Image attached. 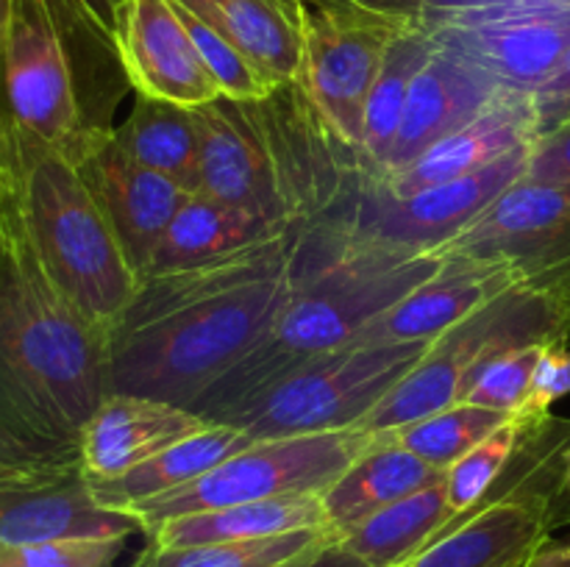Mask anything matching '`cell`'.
Masks as SVG:
<instances>
[{
    "mask_svg": "<svg viewBox=\"0 0 570 567\" xmlns=\"http://www.w3.org/2000/svg\"><path fill=\"white\" fill-rule=\"evenodd\" d=\"M304 228L226 259L139 278L109 334V395L193 409L265 337L287 298Z\"/></svg>",
    "mask_w": 570,
    "mask_h": 567,
    "instance_id": "6da1fadb",
    "label": "cell"
},
{
    "mask_svg": "<svg viewBox=\"0 0 570 567\" xmlns=\"http://www.w3.org/2000/svg\"><path fill=\"white\" fill-rule=\"evenodd\" d=\"M109 395V342L50 281L0 176V426L78 448Z\"/></svg>",
    "mask_w": 570,
    "mask_h": 567,
    "instance_id": "7a4b0ae2",
    "label": "cell"
},
{
    "mask_svg": "<svg viewBox=\"0 0 570 567\" xmlns=\"http://www.w3.org/2000/svg\"><path fill=\"white\" fill-rule=\"evenodd\" d=\"M440 265L443 259L432 250L373 242L334 220L304 228L287 298L265 337L195 400L193 411L215 420L306 361L360 342L390 306L421 287Z\"/></svg>",
    "mask_w": 570,
    "mask_h": 567,
    "instance_id": "3957f363",
    "label": "cell"
},
{
    "mask_svg": "<svg viewBox=\"0 0 570 567\" xmlns=\"http://www.w3.org/2000/svg\"><path fill=\"white\" fill-rule=\"evenodd\" d=\"M0 176L50 281L109 342L139 289L115 228L72 159L22 131L0 94Z\"/></svg>",
    "mask_w": 570,
    "mask_h": 567,
    "instance_id": "277c9868",
    "label": "cell"
},
{
    "mask_svg": "<svg viewBox=\"0 0 570 567\" xmlns=\"http://www.w3.org/2000/svg\"><path fill=\"white\" fill-rule=\"evenodd\" d=\"M120 64L70 0H11L0 37V94L17 126L76 159L109 126L100 72Z\"/></svg>",
    "mask_w": 570,
    "mask_h": 567,
    "instance_id": "5b68a950",
    "label": "cell"
},
{
    "mask_svg": "<svg viewBox=\"0 0 570 567\" xmlns=\"http://www.w3.org/2000/svg\"><path fill=\"white\" fill-rule=\"evenodd\" d=\"M432 342H354L306 361L212 422L259 439L356 428L423 359Z\"/></svg>",
    "mask_w": 570,
    "mask_h": 567,
    "instance_id": "8992f818",
    "label": "cell"
},
{
    "mask_svg": "<svg viewBox=\"0 0 570 567\" xmlns=\"http://www.w3.org/2000/svg\"><path fill=\"white\" fill-rule=\"evenodd\" d=\"M570 317L527 287H515L465 322L434 339L423 359L360 422V431L390 434L460 400L465 378L484 356L512 345L568 342Z\"/></svg>",
    "mask_w": 570,
    "mask_h": 567,
    "instance_id": "52a82bcc",
    "label": "cell"
},
{
    "mask_svg": "<svg viewBox=\"0 0 570 567\" xmlns=\"http://www.w3.org/2000/svg\"><path fill=\"white\" fill-rule=\"evenodd\" d=\"M373 442L360 428L304 434V437L259 439L228 456L195 481L128 509L139 517L145 534L165 520L195 511L226 509L284 495H323V489Z\"/></svg>",
    "mask_w": 570,
    "mask_h": 567,
    "instance_id": "ba28073f",
    "label": "cell"
},
{
    "mask_svg": "<svg viewBox=\"0 0 570 567\" xmlns=\"http://www.w3.org/2000/svg\"><path fill=\"white\" fill-rule=\"evenodd\" d=\"M404 28L373 11L328 0H304L301 92L343 148L360 156L365 106L390 44Z\"/></svg>",
    "mask_w": 570,
    "mask_h": 567,
    "instance_id": "9c48e42d",
    "label": "cell"
},
{
    "mask_svg": "<svg viewBox=\"0 0 570 567\" xmlns=\"http://www.w3.org/2000/svg\"><path fill=\"white\" fill-rule=\"evenodd\" d=\"M432 253L501 261L570 317V187L521 178Z\"/></svg>",
    "mask_w": 570,
    "mask_h": 567,
    "instance_id": "30bf717a",
    "label": "cell"
},
{
    "mask_svg": "<svg viewBox=\"0 0 570 567\" xmlns=\"http://www.w3.org/2000/svg\"><path fill=\"white\" fill-rule=\"evenodd\" d=\"M529 145L510 150L471 176L421 189L406 198H390L356 183L340 209L326 220L340 222L356 237L393 248L438 250L440 245L465 231L501 192L527 176Z\"/></svg>",
    "mask_w": 570,
    "mask_h": 567,
    "instance_id": "8fae6325",
    "label": "cell"
},
{
    "mask_svg": "<svg viewBox=\"0 0 570 567\" xmlns=\"http://www.w3.org/2000/svg\"><path fill=\"white\" fill-rule=\"evenodd\" d=\"M429 37L512 92L534 94L570 50V9L546 0L423 20Z\"/></svg>",
    "mask_w": 570,
    "mask_h": 567,
    "instance_id": "7c38bea8",
    "label": "cell"
},
{
    "mask_svg": "<svg viewBox=\"0 0 570 567\" xmlns=\"http://www.w3.org/2000/svg\"><path fill=\"white\" fill-rule=\"evenodd\" d=\"M72 165L78 167L89 192L115 228L128 261L142 278L156 245L193 192L134 161L115 139V128L95 131Z\"/></svg>",
    "mask_w": 570,
    "mask_h": 567,
    "instance_id": "4fadbf2b",
    "label": "cell"
},
{
    "mask_svg": "<svg viewBox=\"0 0 570 567\" xmlns=\"http://www.w3.org/2000/svg\"><path fill=\"white\" fill-rule=\"evenodd\" d=\"M115 48L126 83L137 94L187 109L220 98L176 0H122Z\"/></svg>",
    "mask_w": 570,
    "mask_h": 567,
    "instance_id": "5bb4252c",
    "label": "cell"
},
{
    "mask_svg": "<svg viewBox=\"0 0 570 567\" xmlns=\"http://www.w3.org/2000/svg\"><path fill=\"white\" fill-rule=\"evenodd\" d=\"M131 534H145L139 517L100 504L78 459L45 476L0 487V545L131 539Z\"/></svg>",
    "mask_w": 570,
    "mask_h": 567,
    "instance_id": "9a60e30c",
    "label": "cell"
},
{
    "mask_svg": "<svg viewBox=\"0 0 570 567\" xmlns=\"http://www.w3.org/2000/svg\"><path fill=\"white\" fill-rule=\"evenodd\" d=\"M515 287V272L501 261L443 256L440 270L390 306L360 342H434Z\"/></svg>",
    "mask_w": 570,
    "mask_h": 567,
    "instance_id": "2e32d148",
    "label": "cell"
},
{
    "mask_svg": "<svg viewBox=\"0 0 570 567\" xmlns=\"http://www.w3.org/2000/svg\"><path fill=\"white\" fill-rule=\"evenodd\" d=\"M499 92V83L490 81L479 67L456 56L454 50L434 42L426 64L417 70L410 87V98H406V109L401 117L387 170L373 181L362 183H379L410 167L438 139L449 137L451 131L468 126L484 109H490Z\"/></svg>",
    "mask_w": 570,
    "mask_h": 567,
    "instance_id": "e0dca14e",
    "label": "cell"
},
{
    "mask_svg": "<svg viewBox=\"0 0 570 567\" xmlns=\"http://www.w3.org/2000/svg\"><path fill=\"white\" fill-rule=\"evenodd\" d=\"M212 420L184 406L142 395H106L78 437V461L89 484L126 476L170 448L178 439L204 431Z\"/></svg>",
    "mask_w": 570,
    "mask_h": 567,
    "instance_id": "ac0fdd59",
    "label": "cell"
},
{
    "mask_svg": "<svg viewBox=\"0 0 570 567\" xmlns=\"http://www.w3.org/2000/svg\"><path fill=\"white\" fill-rule=\"evenodd\" d=\"M534 137H538V120H534L532 94L501 89L490 109H484L468 126L451 131L449 137L438 139L410 167L379 183H362L360 178L356 183L390 198H406L421 189L471 176L510 150L529 145Z\"/></svg>",
    "mask_w": 570,
    "mask_h": 567,
    "instance_id": "d6986e66",
    "label": "cell"
},
{
    "mask_svg": "<svg viewBox=\"0 0 570 567\" xmlns=\"http://www.w3.org/2000/svg\"><path fill=\"white\" fill-rule=\"evenodd\" d=\"M557 504L534 489L490 500L401 567H515L551 537Z\"/></svg>",
    "mask_w": 570,
    "mask_h": 567,
    "instance_id": "ffe728a7",
    "label": "cell"
},
{
    "mask_svg": "<svg viewBox=\"0 0 570 567\" xmlns=\"http://www.w3.org/2000/svg\"><path fill=\"white\" fill-rule=\"evenodd\" d=\"M215 28L276 89L298 83L304 0H176Z\"/></svg>",
    "mask_w": 570,
    "mask_h": 567,
    "instance_id": "44dd1931",
    "label": "cell"
},
{
    "mask_svg": "<svg viewBox=\"0 0 570 567\" xmlns=\"http://www.w3.org/2000/svg\"><path fill=\"white\" fill-rule=\"evenodd\" d=\"M443 476L445 470L423 461L395 437L373 434V442L323 489L321 504L328 528L343 537L373 511L440 481Z\"/></svg>",
    "mask_w": 570,
    "mask_h": 567,
    "instance_id": "7402d4cb",
    "label": "cell"
},
{
    "mask_svg": "<svg viewBox=\"0 0 570 567\" xmlns=\"http://www.w3.org/2000/svg\"><path fill=\"white\" fill-rule=\"evenodd\" d=\"M287 231H293V226L273 222L271 217L259 215V211L193 192L184 200V206L167 226L165 237L156 245L145 276L226 259V256L248 250Z\"/></svg>",
    "mask_w": 570,
    "mask_h": 567,
    "instance_id": "603a6c76",
    "label": "cell"
},
{
    "mask_svg": "<svg viewBox=\"0 0 570 567\" xmlns=\"http://www.w3.org/2000/svg\"><path fill=\"white\" fill-rule=\"evenodd\" d=\"M306 528H328L321 495H284V498L254 500L226 509L195 511V515L165 520L148 531V537L156 548H187V545L278 537Z\"/></svg>",
    "mask_w": 570,
    "mask_h": 567,
    "instance_id": "cb8c5ba5",
    "label": "cell"
},
{
    "mask_svg": "<svg viewBox=\"0 0 570 567\" xmlns=\"http://www.w3.org/2000/svg\"><path fill=\"white\" fill-rule=\"evenodd\" d=\"M254 439L243 431V428L226 426V422H212L204 431H195L189 437L178 439L170 448L159 450L142 461L139 467L128 470L126 476L111 478V481L89 484L95 498L109 509H134V506L145 504L150 498L173 493V489L184 487V484L195 481L212 467L226 461L228 456L239 454Z\"/></svg>",
    "mask_w": 570,
    "mask_h": 567,
    "instance_id": "d4e9b609",
    "label": "cell"
},
{
    "mask_svg": "<svg viewBox=\"0 0 570 567\" xmlns=\"http://www.w3.org/2000/svg\"><path fill=\"white\" fill-rule=\"evenodd\" d=\"M454 520L445 493V476L384 509L343 534L340 545L360 556L367 567H401L432 545Z\"/></svg>",
    "mask_w": 570,
    "mask_h": 567,
    "instance_id": "484cf974",
    "label": "cell"
},
{
    "mask_svg": "<svg viewBox=\"0 0 570 567\" xmlns=\"http://www.w3.org/2000/svg\"><path fill=\"white\" fill-rule=\"evenodd\" d=\"M434 42L423 26L404 28L390 44L376 81L365 106V126H362V148L356 156L360 181H373L390 165L395 137H399L401 117H404L410 87L417 70L426 64Z\"/></svg>",
    "mask_w": 570,
    "mask_h": 567,
    "instance_id": "4316f807",
    "label": "cell"
},
{
    "mask_svg": "<svg viewBox=\"0 0 570 567\" xmlns=\"http://www.w3.org/2000/svg\"><path fill=\"white\" fill-rule=\"evenodd\" d=\"M115 139L148 170L181 183L187 192L200 189V139L195 111L187 106L137 94L131 115L115 128Z\"/></svg>",
    "mask_w": 570,
    "mask_h": 567,
    "instance_id": "83f0119b",
    "label": "cell"
},
{
    "mask_svg": "<svg viewBox=\"0 0 570 567\" xmlns=\"http://www.w3.org/2000/svg\"><path fill=\"white\" fill-rule=\"evenodd\" d=\"M334 537L337 534L332 528H306L278 537L187 545V548H156L154 543H148L134 567H284Z\"/></svg>",
    "mask_w": 570,
    "mask_h": 567,
    "instance_id": "f1b7e54d",
    "label": "cell"
},
{
    "mask_svg": "<svg viewBox=\"0 0 570 567\" xmlns=\"http://www.w3.org/2000/svg\"><path fill=\"white\" fill-rule=\"evenodd\" d=\"M510 420V415L473 404H454L449 409H440L423 420L410 422V426L390 431V437L399 439L406 450L421 456L438 470H449L456 459L468 454L473 445L482 442L484 437Z\"/></svg>",
    "mask_w": 570,
    "mask_h": 567,
    "instance_id": "f546056e",
    "label": "cell"
},
{
    "mask_svg": "<svg viewBox=\"0 0 570 567\" xmlns=\"http://www.w3.org/2000/svg\"><path fill=\"white\" fill-rule=\"evenodd\" d=\"M521 437L523 426L515 417H510L504 426H499L490 437L473 445L462 459H456L445 470V493H449V504L454 509L451 526H456L468 515H473L476 509L488 506L490 500H495V487L504 478Z\"/></svg>",
    "mask_w": 570,
    "mask_h": 567,
    "instance_id": "4dcf8cb0",
    "label": "cell"
},
{
    "mask_svg": "<svg viewBox=\"0 0 570 567\" xmlns=\"http://www.w3.org/2000/svg\"><path fill=\"white\" fill-rule=\"evenodd\" d=\"M549 345L554 342L512 345V348L495 350V354L484 356V359L473 367L471 376L465 378L460 400L462 404L504 411V415L512 417L521 409L523 400H527L534 381V372H538V365ZM460 400H456V404H460Z\"/></svg>",
    "mask_w": 570,
    "mask_h": 567,
    "instance_id": "1f68e13d",
    "label": "cell"
},
{
    "mask_svg": "<svg viewBox=\"0 0 570 567\" xmlns=\"http://www.w3.org/2000/svg\"><path fill=\"white\" fill-rule=\"evenodd\" d=\"M178 6V3H176ZM184 17V26H187L189 37H193L195 48H198L200 59H204L206 70H209L212 81L217 83L223 98L228 100H262L271 92H276L271 81L234 48L228 39H223L215 28L206 26L204 20H198L195 14H189L187 9L178 6Z\"/></svg>",
    "mask_w": 570,
    "mask_h": 567,
    "instance_id": "d6a6232c",
    "label": "cell"
},
{
    "mask_svg": "<svg viewBox=\"0 0 570 567\" xmlns=\"http://www.w3.org/2000/svg\"><path fill=\"white\" fill-rule=\"evenodd\" d=\"M128 537L0 545V567H115Z\"/></svg>",
    "mask_w": 570,
    "mask_h": 567,
    "instance_id": "836d02e7",
    "label": "cell"
},
{
    "mask_svg": "<svg viewBox=\"0 0 570 567\" xmlns=\"http://www.w3.org/2000/svg\"><path fill=\"white\" fill-rule=\"evenodd\" d=\"M566 395H570V350L568 342H554L546 348L538 372H534L532 389H529L527 400L512 417L523 428L540 426L551 417V406L566 398Z\"/></svg>",
    "mask_w": 570,
    "mask_h": 567,
    "instance_id": "e575fe53",
    "label": "cell"
},
{
    "mask_svg": "<svg viewBox=\"0 0 570 567\" xmlns=\"http://www.w3.org/2000/svg\"><path fill=\"white\" fill-rule=\"evenodd\" d=\"M72 459H78V448H45L0 426V487L45 476Z\"/></svg>",
    "mask_w": 570,
    "mask_h": 567,
    "instance_id": "d590c367",
    "label": "cell"
},
{
    "mask_svg": "<svg viewBox=\"0 0 570 567\" xmlns=\"http://www.w3.org/2000/svg\"><path fill=\"white\" fill-rule=\"evenodd\" d=\"M523 178L551 187H570V120L532 139Z\"/></svg>",
    "mask_w": 570,
    "mask_h": 567,
    "instance_id": "8d00e7d4",
    "label": "cell"
},
{
    "mask_svg": "<svg viewBox=\"0 0 570 567\" xmlns=\"http://www.w3.org/2000/svg\"><path fill=\"white\" fill-rule=\"evenodd\" d=\"M532 106L534 120H538V137L570 120V50L554 70V76L532 94Z\"/></svg>",
    "mask_w": 570,
    "mask_h": 567,
    "instance_id": "74e56055",
    "label": "cell"
},
{
    "mask_svg": "<svg viewBox=\"0 0 570 567\" xmlns=\"http://www.w3.org/2000/svg\"><path fill=\"white\" fill-rule=\"evenodd\" d=\"M328 3H348L356 9L373 11L401 26H423L426 20V6L423 0H328Z\"/></svg>",
    "mask_w": 570,
    "mask_h": 567,
    "instance_id": "f35d334b",
    "label": "cell"
},
{
    "mask_svg": "<svg viewBox=\"0 0 570 567\" xmlns=\"http://www.w3.org/2000/svg\"><path fill=\"white\" fill-rule=\"evenodd\" d=\"M284 567H367L360 556L351 554L348 548L340 545V539H328V543L317 545V548L306 550L298 559L287 561Z\"/></svg>",
    "mask_w": 570,
    "mask_h": 567,
    "instance_id": "ab89813d",
    "label": "cell"
},
{
    "mask_svg": "<svg viewBox=\"0 0 570 567\" xmlns=\"http://www.w3.org/2000/svg\"><path fill=\"white\" fill-rule=\"evenodd\" d=\"M78 9V14L95 28L104 39L115 44L117 33V11H120L122 0H70Z\"/></svg>",
    "mask_w": 570,
    "mask_h": 567,
    "instance_id": "60d3db41",
    "label": "cell"
},
{
    "mask_svg": "<svg viewBox=\"0 0 570 567\" xmlns=\"http://www.w3.org/2000/svg\"><path fill=\"white\" fill-rule=\"evenodd\" d=\"M507 3H521V0H423V6H426V20L468 14V11H482Z\"/></svg>",
    "mask_w": 570,
    "mask_h": 567,
    "instance_id": "b9f144b4",
    "label": "cell"
},
{
    "mask_svg": "<svg viewBox=\"0 0 570 567\" xmlns=\"http://www.w3.org/2000/svg\"><path fill=\"white\" fill-rule=\"evenodd\" d=\"M521 567H570V543H554L549 537L527 556Z\"/></svg>",
    "mask_w": 570,
    "mask_h": 567,
    "instance_id": "7bdbcfd3",
    "label": "cell"
},
{
    "mask_svg": "<svg viewBox=\"0 0 570 567\" xmlns=\"http://www.w3.org/2000/svg\"><path fill=\"white\" fill-rule=\"evenodd\" d=\"M562 487H566V495L570 498V445L566 450V465H562Z\"/></svg>",
    "mask_w": 570,
    "mask_h": 567,
    "instance_id": "ee69618b",
    "label": "cell"
},
{
    "mask_svg": "<svg viewBox=\"0 0 570 567\" xmlns=\"http://www.w3.org/2000/svg\"><path fill=\"white\" fill-rule=\"evenodd\" d=\"M9 3H11V0H0V37H3L6 17H9Z\"/></svg>",
    "mask_w": 570,
    "mask_h": 567,
    "instance_id": "f6af8a7d",
    "label": "cell"
},
{
    "mask_svg": "<svg viewBox=\"0 0 570 567\" xmlns=\"http://www.w3.org/2000/svg\"><path fill=\"white\" fill-rule=\"evenodd\" d=\"M546 3H557V6H568V9H570V0H546Z\"/></svg>",
    "mask_w": 570,
    "mask_h": 567,
    "instance_id": "bcb514c9",
    "label": "cell"
},
{
    "mask_svg": "<svg viewBox=\"0 0 570 567\" xmlns=\"http://www.w3.org/2000/svg\"><path fill=\"white\" fill-rule=\"evenodd\" d=\"M523 561H527V559H523ZM523 561H521V565H523ZM521 565H515V567H521Z\"/></svg>",
    "mask_w": 570,
    "mask_h": 567,
    "instance_id": "7dc6e473",
    "label": "cell"
}]
</instances>
